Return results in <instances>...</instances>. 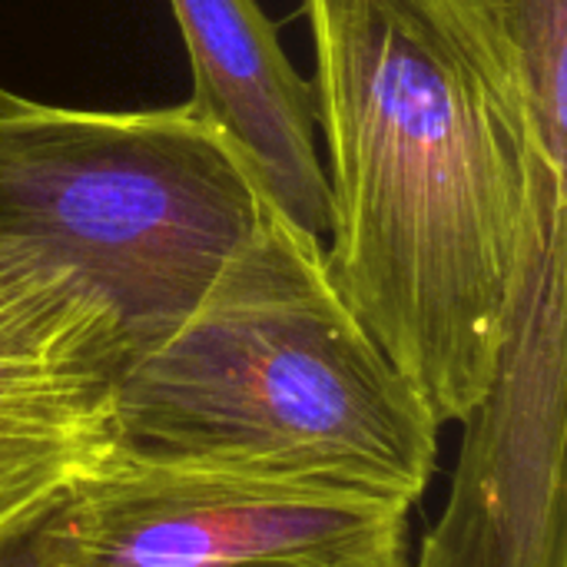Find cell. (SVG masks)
I'll return each mask as SVG.
<instances>
[{
    "label": "cell",
    "mask_w": 567,
    "mask_h": 567,
    "mask_svg": "<svg viewBox=\"0 0 567 567\" xmlns=\"http://www.w3.org/2000/svg\"><path fill=\"white\" fill-rule=\"evenodd\" d=\"M306 17L326 272L439 425H462L495 375L551 163L518 53L488 0H306Z\"/></svg>",
    "instance_id": "6da1fadb"
},
{
    "label": "cell",
    "mask_w": 567,
    "mask_h": 567,
    "mask_svg": "<svg viewBox=\"0 0 567 567\" xmlns=\"http://www.w3.org/2000/svg\"><path fill=\"white\" fill-rule=\"evenodd\" d=\"M439 419L349 312L326 246L269 206L203 299L130 349L116 455L419 505Z\"/></svg>",
    "instance_id": "7a4b0ae2"
},
{
    "label": "cell",
    "mask_w": 567,
    "mask_h": 567,
    "mask_svg": "<svg viewBox=\"0 0 567 567\" xmlns=\"http://www.w3.org/2000/svg\"><path fill=\"white\" fill-rule=\"evenodd\" d=\"M272 203L236 143L189 103L0 113V236L83 276L130 349L169 332Z\"/></svg>",
    "instance_id": "3957f363"
},
{
    "label": "cell",
    "mask_w": 567,
    "mask_h": 567,
    "mask_svg": "<svg viewBox=\"0 0 567 567\" xmlns=\"http://www.w3.org/2000/svg\"><path fill=\"white\" fill-rule=\"evenodd\" d=\"M412 505L110 455L27 538L50 567H409Z\"/></svg>",
    "instance_id": "277c9868"
},
{
    "label": "cell",
    "mask_w": 567,
    "mask_h": 567,
    "mask_svg": "<svg viewBox=\"0 0 567 567\" xmlns=\"http://www.w3.org/2000/svg\"><path fill=\"white\" fill-rule=\"evenodd\" d=\"M565 399L567 173L542 163L495 375L412 567H567Z\"/></svg>",
    "instance_id": "5b68a950"
},
{
    "label": "cell",
    "mask_w": 567,
    "mask_h": 567,
    "mask_svg": "<svg viewBox=\"0 0 567 567\" xmlns=\"http://www.w3.org/2000/svg\"><path fill=\"white\" fill-rule=\"evenodd\" d=\"M193 70L189 110L223 130L262 196L326 246L329 183L316 150L312 86L256 0H169Z\"/></svg>",
    "instance_id": "8992f818"
},
{
    "label": "cell",
    "mask_w": 567,
    "mask_h": 567,
    "mask_svg": "<svg viewBox=\"0 0 567 567\" xmlns=\"http://www.w3.org/2000/svg\"><path fill=\"white\" fill-rule=\"evenodd\" d=\"M528 90L542 153L567 169V0H488Z\"/></svg>",
    "instance_id": "52a82bcc"
},
{
    "label": "cell",
    "mask_w": 567,
    "mask_h": 567,
    "mask_svg": "<svg viewBox=\"0 0 567 567\" xmlns=\"http://www.w3.org/2000/svg\"><path fill=\"white\" fill-rule=\"evenodd\" d=\"M0 567H47L43 558L33 551L30 538H20L7 548H0Z\"/></svg>",
    "instance_id": "ba28073f"
},
{
    "label": "cell",
    "mask_w": 567,
    "mask_h": 567,
    "mask_svg": "<svg viewBox=\"0 0 567 567\" xmlns=\"http://www.w3.org/2000/svg\"><path fill=\"white\" fill-rule=\"evenodd\" d=\"M23 96H17L13 90H7V86H0V113H7V110H13L17 103H20Z\"/></svg>",
    "instance_id": "9c48e42d"
},
{
    "label": "cell",
    "mask_w": 567,
    "mask_h": 567,
    "mask_svg": "<svg viewBox=\"0 0 567 567\" xmlns=\"http://www.w3.org/2000/svg\"><path fill=\"white\" fill-rule=\"evenodd\" d=\"M43 565H47V561H43ZM47 567H50V565H47Z\"/></svg>",
    "instance_id": "30bf717a"
}]
</instances>
